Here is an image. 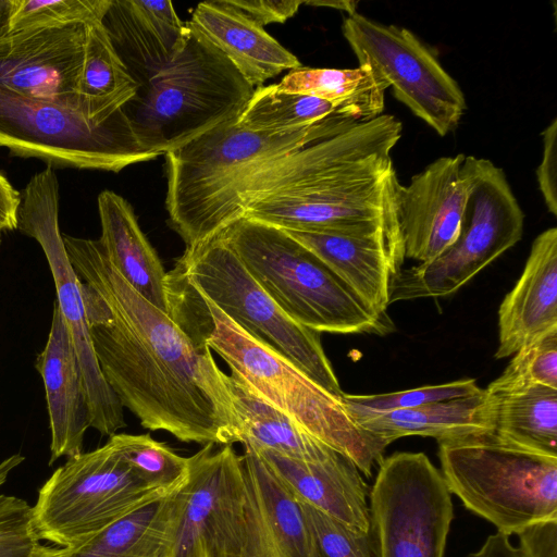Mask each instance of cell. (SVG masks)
<instances>
[{
  "label": "cell",
  "mask_w": 557,
  "mask_h": 557,
  "mask_svg": "<svg viewBox=\"0 0 557 557\" xmlns=\"http://www.w3.org/2000/svg\"><path fill=\"white\" fill-rule=\"evenodd\" d=\"M62 237L81 280L96 358L123 408L143 428L184 443H239L227 374L211 349L132 287L99 239Z\"/></svg>",
  "instance_id": "cell-1"
},
{
  "label": "cell",
  "mask_w": 557,
  "mask_h": 557,
  "mask_svg": "<svg viewBox=\"0 0 557 557\" xmlns=\"http://www.w3.org/2000/svg\"><path fill=\"white\" fill-rule=\"evenodd\" d=\"M401 132L382 113L264 163L238 188L243 216L284 231L384 233L403 265L392 159Z\"/></svg>",
  "instance_id": "cell-2"
},
{
  "label": "cell",
  "mask_w": 557,
  "mask_h": 557,
  "mask_svg": "<svg viewBox=\"0 0 557 557\" xmlns=\"http://www.w3.org/2000/svg\"><path fill=\"white\" fill-rule=\"evenodd\" d=\"M171 287L172 317L196 342L215 351L231 371L310 435L371 476L385 447L356 423L343 397L327 392L173 275Z\"/></svg>",
  "instance_id": "cell-3"
},
{
  "label": "cell",
  "mask_w": 557,
  "mask_h": 557,
  "mask_svg": "<svg viewBox=\"0 0 557 557\" xmlns=\"http://www.w3.org/2000/svg\"><path fill=\"white\" fill-rule=\"evenodd\" d=\"M236 120L164 154L169 224L186 247L218 236L243 218L238 188L264 163L360 122L336 116L295 132L261 134L242 128Z\"/></svg>",
  "instance_id": "cell-4"
},
{
  "label": "cell",
  "mask_w": 557,
  "mask_h": 557,
  "mask_svg": "<svg viewBox=\"0 0 557 557\" xmlns=\"http://www.w3.org/2000/svg\"><path fill=\"white\" fill-rule=\"evenodd\" d=\"M190 30L183 53L123 107L141 147L159 156L237 119L255 90L224 53Z\"/></svg>",
  "instance_id": "cell-5"
},
{
  "label": "cell",
  "mask_w": 557,
  "mask_h": 557,
  "mask_svg": "<svg viewBox=\"0 0 557 557\" xmlns=\"http://www.w3.org/2000/svg\"><path fill=\"white\" fill-rule=\"evenodd\" d=\"M220 235L295 322L319 333H374L385 327V318L286 231L243 216Z\"/></svg>",
  "instance_id": "cell-6"
},
{
  "label": "cell",
  "mask_w": 557,
  "mask_h": 557,
  "mask_svg": "<svg viewBox=\"0 0 557 557\" xmlns=\"http://www.w3.org/2000/svg\"><path fill=\"white\" fill-rule=\"evenodd\" d=\"M438 458L450 494L497 532L557 519V457L487 433L438 442Z\"/></svg>",
  "instance_id": "cell-7"
},
{
  "label": "cell",
  "mask_w": 557,
  "mask_h": 557,
  "mask_svg": "<svg viewBox=\"0 0 557 557\" xmlns=\"http://www.w3.org/2000/svg\"><path fill=\"white\" fill-rule=\"evenodd\" d=\"M170 274L327 392L343 397L320 333L292 320L251 276L220 234L186 247Z\"/></svg>",
  "instance_id": "cell-8"
},
{
  "label": "cell",
  "mask_w": 557,
  "mask_h": 557,
  "mask_svg": "<svg viewBox=\"0 0 557 557\" xmlns=\"http://www.w3.org/2000/svg\"><path fill=\"white\" fill-rule=\"evenodd\" d=\"M469 193L457 239L428 263L391 276L388 302L454 294L522 237L524 213L503 169L465 157Z\"/></svg>",
  "instance_id": "cell-9"
},
{
  "label": "cell",
  "mask_w": 557,
  "mask_h": 557,
  "mask_svg": "<svg viewBox=\"0 0 557 557\" xmlns=\"http://www.w3.org/2000/svg\"><path fill=\"white\" fill-rule=\"evenodd\" d=\"M0 147L54 168L117 173L159 154L145 150L123 108L103 121L0 86Z\"/></svg>",
  "instance_id": "cell-10"
},
{
  "label": "cell",
  "mask_w": 557,
  "mask_h": 557,
  "mask_svg": "<svg viewBox=\"0 0 557 557\" xmlns=\"http://www.w3.org/2000/svg\"><path fill=\"white\" fill-rule=\"evenodd\" d=\"M163 495L143 482L108 441L69 458L45 482L33 507L35 530L40 540L74 548Z\"/></svg>",
  "instance_id": "cell-11"
},
{
  "label": "cell",
  "mask_w": 557,
  "mask_h": 557,
  "mask_svg": "<svg viewBox=\"0 0 557 557\" xmlns=\"http://www.w3.org/2000/svg\"><path fill=\"white\" fill-rule=\"evenodd\" d=\"M369 498L376 557H444L454 507L426 455L401 451L383 458Z\"/></svg>",
  "instance_id": "cell-12"
},
{
  "label": "cell",
  "mask_w": 557,
  "mask_h": 557,
  "mask_svg": "<svg viewBox=\"0 0 557 557\" xmlns=\"http://www.w3.org/2000/svg\"><path fill=\"white\" fill-rule=\"evenodd\" d=\"M342 33L359 65L368 64L394 96L440 136L454 132L467 110L458 83L411 30L348 15Z\"/></svg>",
  "instance_id": "cell-13"
},
{
  "label": "cell",
  "mask_w": 557,
  "mask_h": 557,
  "mask_svg": "<svg viewBox=\"0 0 557 557\" xmlns=\"http://www.w3.org/2000/svg\"><path fill=\"white\" fill-rule=\"evenodd\" d=\"M59 182L47 165L21 193L16 230L38 242L55 285V301L70 330L82 368L91 412V428L113 435L126 426L124 408L102 375L89 335L81 280L71 264L59 227Z\"/></svg>",
  "instance_id": "cell-14"
},
{
  "label": "cell",
  "mask_w": 557,
  "mask_h": 557,
  "mask_svg": "<svg viewBox=\"0 0 557 557\" xmlns=\"http://www.w3.org/2000/svg\"><path fill=\"white\" fill-rule=\"evenodd\" d=\"M214 446L188 457L170 557H249L242 455Z\"/></svg>",
  "instance_id": "cell-15"
},
{
  "label": "cell",
  "mask_w": 557,
  "mask_h": 557,
  "mask_svg": "<svg viewBox=\"0 0 557 557\" xmlns=\"http://www.w3.org/2000/svg\"><path fill=\"white\" fill-rule=\"evenodd\" d=\"M85 39L79 22L9 32L0 37V86L85 113L78 96Z\"/></svg>",
  "instance_id": "cell-16"
},
{
  "label": "cell",
  "mask_w": 557,
  "mask_h": 557,
  "mask_svg": "<svg viewBox=\"0 0 557 557\" xmlns=\"http://www.w3.org/2000/svg\"><path fill=\"white\" fill-rule=\"evenodd\" d=\"M465 154L441 157L397 186L396 214L404 257L428 263L457 239L469 193Z\"/></svg>",
  "instance_id": "cell-17"
},
{
  "label": "cell",
  "mask_w": 557,
  "mask_h": 557,
  "mask_svg": "<svg viewBox=\"0 0 557 557\" xmlns=\"http://www.w3.org/2000/svg\"><path fill=\"white\" fill-rule=\"evenodd\" d=\"M102 23L137 86L173 63L191 32L168 0H111Z\"/></svg>",
  "instance_id": "cell-18"
},
{
  "label": "cell",
  "mask_w": 557,
  "mask_h": 557,
  "mask_svg": "<svg viewBox=\"0 0 557 557\" xmlns=\"http://www.w3.org/2000/svg\"><path fill=\"white\" fill-rule=\"evenodd\" d=\"M45 392L51 431L50 460L83 453L91 412L82 368L67 324L57 302L47 344L36 360Z\"/></svg>",
  "instance_id": "cell-19"
},
{
  "label": "cell",
  "mask_w": 557,
  "mask_h": 557,
  "mask_svg": "<svg viewBox=\"0 0 557 557\" xmlns=\"http://www.w3.org/2000/svg\"><path fill=\"white\" fill-rule=\"evenodd\" d=\"M249 557H314L297 498L250 448L242 455Z\"/></svg>",
  "instance_id": "cell-20"
},
{
  "label": "cell",
  "mask_w": 557,
  "mask_h": 557,
  "mask_svg": "<svg viewBox=\"0 0 557 557\" xmlns=\"http://www.w3.org/2000/svg\"><path fill=\"white\" fill-rule=\"evenodd\" d=\"M557 329V228L534 239L521 276L498 310V347L502 359Z\"/></svg>",
  "instance_id": "cell-21"
},
{
  "label": "cell",
  "mask_w": 557,
  "mask_h": 557,
  "mask_svg": "<svg viewBox=\"0 0 557 557\" xmlns=\"http://www.w3.org/2000/svg\"><path fill=\"white\" fill-rule=\"evenodd\" d=\"M253 451L298 500L350 528L371 533L370 508L367 502L370 491L361 472L350 459L336 454L324 461L308 462L271 450Z\"/></svg>",
  "instance_id": "cell-22"
},
{
  "label": "cell",
  "mask_w": 557,
  "mask_h": 557,
  "mask_svg": "<svg viewBox=\"0 0 557 557\" xmlns=\"http://www.w3.org/2000/svg\"><path fill=\"white\" fill-rule=\"evenodd\" d=\"M234 64L256 89L300 61L265 29L225 0L200 2L188 22Z\"/></svg>",
  "instance_id": "cell-23"
},
{
  "label": "cell",
  "mask_w": 557,
  "mask_h": 557,
  "mask_svg": "<svg viewBox=\"0 0 557 557\" xmlns=\"http://www.w3.org/2000/svg\"><path fill=\"white\" fill-rule=\"evenodd\" d=\"M286 232L319 257L376 314L386 317L389 280L401 265L384 233Z\"/></svg>",
  "instance_id": "cell-24"
},
{
  "label": "cell",
  "mask_w": 557,
  "mask_h": 557,
  "mask_svg": "<svg viewBox=\"0 0 557 557\" xmlns=\"http://www.w3.org/2000/svg\"><path fill=\"white\" fill-rule=\"evenodd\" d=\"M98 212L99 240L112 265L144 298L171 315L169 274L131 203L114 191L103 190L98 196Z\"/></svg>",
  "instance_id": "cell-25"
},
{
  "label": "cell",
  "mask_w": 557,
  "mask_h": 557,
  "mask_svg": "<svg viewBox=\"0 0 557 557\" xmlns=\"http://www.w3.org/2000/svg\"><path fill=\"white\" fill-rule=\"evenodd\" d=\"M384 447L399 437L430 436L441 441L493 433V405L487 391L430 405L372 414L355 420Z\"/></svg>",
  "instance_id": "cell-26"
},
{
  "label": "cell",
  "mask_w": 557,
  "mask_h": 557,
  "mask_svg": "<svg viewBox=\"0 0 557 557\" xmlns=\"http://www.w3.org/2000/svg\"><path fill=\"white\" fill-rule=\"evenodd\" d=\"M226 383L238 422L239 443L253 450H271L295 460L318 462L339 454L270 404L242 376L231 371Z\"/></svg>",
  "instance_id": "cell-27"
},
{
  "label": "cell",
  "mask_w": 557,
  "mask_h": 557,
  "mask_svg": "<svg viewBox=\"0 0 557 557\" xmlns=\"http://www.w3.org/2000/svg\"><path fill=\"white\" fill-rule=\"evenodd\" d=\"M181 488L132 510L82 545L65 548L64 557H170Z\"/></svg>",
  "instance_id": "cell-28"
},
{
  "label": "cell",
  "mask_w": 557,
  "mask_h": 557,
  "mask_svg": "<svg viewBox=\"0 0 557 557\" xmlns=\"http://www.w3.org/2000/svg\"><path fill=\"white\" fill-rule=\"evenodd\" d=\"M485 389L492 399L495 436L557 457V389L542 385Z\"/></svg>",
  "instance_id": "cell-29"
},
{
  "label": "cell",
  "mask_w": 557,
  "mask_h": 557,
  "mask_svg": "<svg viewBox=\"0 0 557 557\" xmlns=\"http://www.w3.org/2000/svg\"><path fill=\"white\" fill-rule=\"evenodd\" d=\"M278 90L313 96L347 108L362 121L382 114L388 84L368 65L355 69L298 67L289 71Z\"/></svg>",
  "instance_id": "cell-30"
},
{
  "label": "cell",
  "mask_w": 557,
  "mask_h": 557,
  "mask_svg": "<svg viewBox=\"0 0 557 557\" xmlns=\"http://www.w3.org/2000/svg\"><path fill=\"white\" fill-rule=\"evenodd\" d=\"M136 91L137 84L117 55L102 21L86 23L85 57L78 85L86 115L95 121L107 120Z\"/></svg>",
  "instance_id": "cell-31"
},
{
  "label": "cell",
  "mask_w": 557,
  "mask_h": 557,
  "mask_svg": "<svg viewBox=\"0 0 557 557\" xmlns=\"http://www.w3.org/2000/svg\"><path fill=\"white\" fill-rule=\"evenodd\" d=\"M336 116L362 121L347 108L313 96L281 91L276 84H272L253 90L236 124L253 133L282 134L311 127Z\"/></svg>",
  "instance_id": "cell-32"
},
{
  "label": "cell",
  "mask_w": 557,
  "mask_h": 557,
  "mask_svg": "<svg viewBox=\"0 0 557 557\" xmlns=\"http://www.w3.org/2000/svg\"><path fill=\"white\" fill-rule=\"evenodd\" d=\"M109 442L117 449L136 475L148 486L169 494L187 481L188 458L173 451L150 434L115 433Z\"/></svg>",
  "instance_id": "cell-33"
},
{
  "label": "cell",
  "mask_w": 557,
  "mask_h": 557,
  "mask_svg": "<svg viewBox=\"0 0 557 557\" xmlns=\"http://www.w3.org/2000/svg\"><path fill=\"white\" fill-rule=\"evenodd\" d=\"M482 389L474 379H465L385 394L351 395L344 393L343 400L349 414L356 420L367 416L467 397L478 394Z\"/></svg>",
  "instance_id": "cell-34"
},
{
  "label": "cell",
  "mask_w": 557,
  "mask_h": 557,
  "mask_svg": "<svg viewBox=\"0 0 557 557\" xmlns=\"http://www.w3.org/2000/svg\"><path fill=\"white\" fill-rule=\"evenodd\" d=\"M24 459L14 454L0 462V487ZM39 540L33 507L23 498L0 494V557H29Z\"/></svg>",
  "instance_id": "cell-35"
},
{
  "label": "cell",
  "mask_w": 557,
  "mask_h": 557,
  "mask_svg": "<svg viewBox=\"0 0 557 557\" xmlns=\"http://www.w3.org/2000/svg\"><path fill=\"white\" fill-rule=\"evenodd\" d=\"M504 372L486 388L542 385L557 389V329L513 354Z\"/></svg>",
  "instance_id": "cell-36"
},
{
  "label": "cell",
  "mask_w": 557,
  "mask_h": 557,
  "mask_svg": "<svg viewBox=\"0 0 557 557\" xmlns=\"http://www.w3.org/2000/svg\"><path fill=\"white\" fill-rule=\"evenodd\" d=\"M298 502L309 530L314 557H373L371 533L350 528L311 505Z\"/></svg>",
  "instance_id": "cell-37"
},
{
  "label": "cell",
  "mask_w": 557,
  "mask_h": 557,
  "mask_svg": "<svg viewBox=\"0 0 557 557\" xmlns=\"http://www.w3.org/2000/svg\"><path fill=\"white\" fill-rule=\"evenodd\" d=\"M111 0H18L9 32L102 21Z\"/></svg>",
  "instance_id": "cell-38"
},
{
  "label": "cell",
  "mask_w": 557,
  "mask_h": 557,
  "mask_svg": "<svg viewBox=\"0 0 557 557\" xmlns=\"http://www.w3.org/2000/svg\"><path fill=\"white\" fill-rule=\"evenodd\" d=\"M542 160L536 169V180L545 206L557 215V120L543 131Z\"/></svg>",
  "instance_id": "cell-39"
},
{
  "label": "cell",
  "mask_w": 557,
  "mask_h": 557,
  "mask_svg": "<svg viewBox=\"0 0 557 557\" xmlns=\"http://www.w3.org/2000/svg\"><path fill=\"white\" fill-rule=\"evenodd\" d=\"M228 5L264 26L271 23H284L293 17L304 1L299 0H225Z\"/></svg>",
  "instance_id": "cell-40"
},
{
  "label": "cell",
  "mask_w": 557,
  "mask_h": 557,
  "mask_svg": "<svg viewBox=\"0 0 557 557\" xmlns=\"http://www.w3.org/2000/svg\"><path fill=\"white\" fill-rule=\"evenodd\" d=\"M517 535L520 557H557V519L529 524Z\"/></svg>",
  "instance_id": "cell-41"
},
{
  "label": "cell",
  "mask_w": 557,
  "mask_h": 557,
  "mask_svg": "<svg viewBox=\"0 0 557 557\" xmlns=\"http://www.w3.org/2000/svg\"><path fill=\"white\" fill-rule=\"evenodd\" d=\"M21 193L0 173V232L16 230Z\"/></svg>",
  "instance_id": "cell-42"
},
{
  "label": "cell",
  "mask_w": 557,
  "mask_h": 557,
  "mask_svg": "<svg viewBox=\"0 0 557 557\" xmlns=\"http://www.w3.org/2000/svg\"><path fill=\"white\" fill-rule=\"evenodd\" d=\"M467 557H520L509 536L500 532L490 535L482 547Z\"/></svg>",
  "instance_id": "cell-43"
},
{
  "label": "cell",
  "mask_w": 557,
  "mask_h": 557,
  "mask_svg": "<svg viewBox=\"0 0 557 557\" xmlns=\"http://www.w3.org/2000/svg\"><path fill=\"white\" fill-rule=\"evenodd\" d=\"M18 0H0V37L8 34Z\"/></svg>",
  "instance_id": "cell-44"
},
{
  "label": "cell",
  "mask_w": 557,
  "mask_h": 557,
  "mask_svg": "<svg viewBox=\"0 0 557 557\" xmlns=\"http://www.w3.org/2000/svg\"><path fill=\"white\" fill-rule=\"evenodd\" d=\"M304 4L314 7H326L339 11L346 12L348 15L357 13L358 2L351 0H339V1H304Z\"/></svg>",
  "instance_id": "cell-45"
},
{
  "label": "cell",
  "mask_w": 557,
  "mask_h": 557,
  "mask_svg": "<svg viewBox=\"0 0 557 557\" xmlns=\"http://www.w3.org/2000/svg\"><path fill=\"white\" fill-rule=\"evenodd\" d=\"M65 548H55L52 546L41 545L35 547L29 557H64Z\"/></svg>",
  "instance_id": "cell-46"
},
{
  "label": "cell",
  "mask_w": 557,
  "mask_h": 557,
  "mask_svg": "<svg viewBox=\"0 0 557 557\" xmlns=\"http://www.w3.org/2000/svg\"><path fill=\"white\" fill-rule=\"evenodd\" d=\"M0 243H1V232H0Z\"/></svg>",
  "instance_id": "cell-47"
}]
</instances>
